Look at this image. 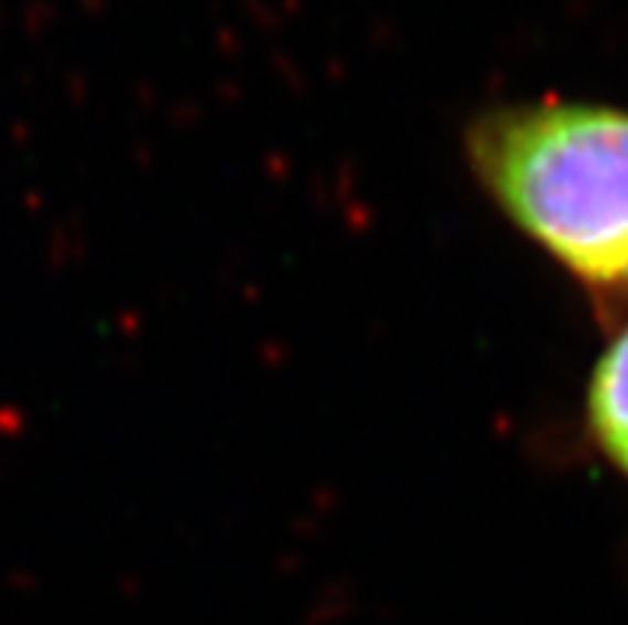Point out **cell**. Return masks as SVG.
<instances>
[{
    "label": "cell",
    "instance_id": "obj_1",
    "mask_svg": "<svg viewBox=\"0 0 628 625\" xmlns=\"http://www.w3.org/2000/svg\"><path fill=\"white\" fill-rule=\"evenodd\" d=\"M466 153L510 220L584 284L628 291V112L520 103L481 112Z\"/></svg>",
    "mask_w": 628,
    "mask_h": 625
},
{
    "label": "cell",
    "instance_id": "obj_2",
    "mask_svg": "<svg viewBox=\"0 0 628 625\" xmlns=\"http://www.w3.org/2000/svg\"><path fill=\"white\" fill-rule=\"evenodd\" d=\"M587 418L599 450L628 478V326L606 345L594 367Z\"/></svg>",
    "mask_w": 628,
    "mask_h": 625
}]
</instances>
